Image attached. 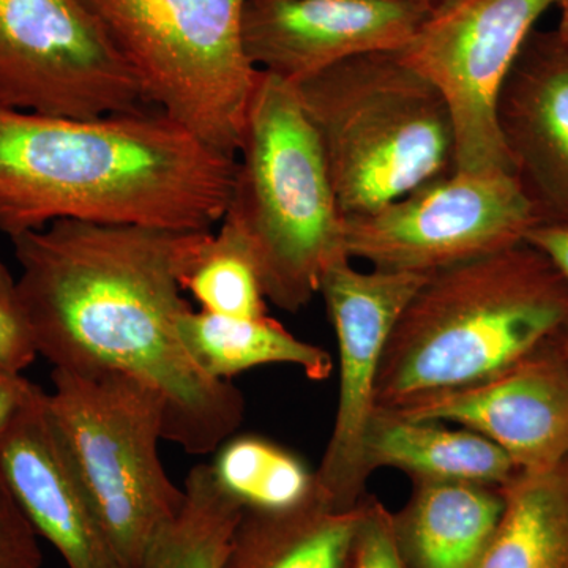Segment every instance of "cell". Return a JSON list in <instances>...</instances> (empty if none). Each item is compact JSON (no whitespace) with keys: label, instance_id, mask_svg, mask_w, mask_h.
I'll list each match as a JSON object with an SVG mask.
<instances>
[{"label":"cell","instance_id":"44dd1931","mask_svg":"<svg viewBox=\"0 0 568 568\" xmlns=\"http://www.w3.org/2000/svg\"><path fill=\"white\" fill-rule=\"evenodd\" d=\"M185 504L142 568H223L244 506L224 491L211 465H196L183 484Z\"/></svg>","mask_w":568,"mask_h":568},{"label":"cell","instance_id":"e0dca14e","mask_svg":"<svg viewBox=\"0 0 568 568\" xmlns=\"http://www.w3.org/2000/svg\"><path fill=\"white\" fill-rule=\"evenodd\" d=\"M369 476L390 467L413 480L469 481L504 487L518 467L487 437L443 422L413 420L377 407L365 439Z\"/></svg>","mask_w":568,"mask_h":568},{"label":"cell","instance_id":"7c38bea8","mask_svg":"<svg viewBox=\"0 0 568 568\" xmlns=\"http://www.w3.org/2000/svg\"><path fill=\"white\" fill-rule=\"evenodd\" d=\"M392 410L478 433L523 473L549 469L568 458L567 358L556 338L495 376Z\"/></svg>","mask_w":568,"mask_h":568},{"label":"cell","instance_id":"5b68a950","mask_svg":"<svg viewBox=\"0 0 568 568\" xmlns=\"http://www.w3.org/2000/svg\"><path fill=\"white\" fill-rule=\"evenodd\" d=\"M294 88L343 215L376 211L457 171L446 100L398 52L347 59Z\"/></svg>","mask_w":568,"mask_h":568},{"label":"cell","instance_id":"277c9868","mask_svg":"<svg viewBox=\"0 0 568 568\" xmlns=\"http://www.w3.org/2000/svg\"><path fill=\"white\" fill-rule=\"evenodd\" d=\"M237 156L223 220L248 245L265 298L301 312L347 254L345 215L294 84L260 70Z\"/></svg>","mask_w":568,"mask_h":568},{"label":"cell","instance_id":"9a60e30c","mask_svg":"<svg viewBox=\"0 0 568 568\" xmlns=\"http://www.w3.org/2000/svg\"><path fill=\"white\" fill-rule=\"evenodd\" d=\"M496 115L511 174L538 224L568 226V50L556 29L530 33Z\"/></svg>","mask_w":568,"mask_h":568},{"label":"cell","instance_id":"f546056e","mask_svg":"<svg viewBox=\"0 0 568 568\" xmlns=\"http://www.w3.org/2000/svg\"><path fill=\"white\" fill-rule=\"evenodd\" d=\"M559 345L560 349H562L564 355H566L567 364H568V327L562 332L559 336Z\"/></svg>","mask_w":568,"mask_h":568},{"label":"cell","instance_id":"4dcf8cb0","mask_svg":"<svg viewBox=\"0 0 568 568\" xmlns=\"http://www.w3.org/2000/svg\"><path fill=\"white\" fill-rule=\"evenodd\" d=\"M413 2L422 3V6L428 7V9H435V7L443 3L444 0H413Z\"/></svg>","mask_w":568,"mask_h":568},{"label":"cell","instance_id":"8fae6325","mask_svg":"<svg viewBox=\"0 0 568 568\" xmlns=\"http://www.w3.org/2000/svg\"><path fill=\"white\" fill-rule=\"evenodd\" d=\"M426 278L376 268L362 272L343 257L321 280L320 294L338 345L339 387L334 428L315 484L332 508L349 510L366 496L365 439L377 409L381 361L396 321Z\"/></svg>","mask_w":568,"mask_h":568},{"label":"cell","instance_id":"d4e9b609","mask_svg":"<svg viewBox=\"0 0 568 568\" xmlns=\"http://www.w3.org/2000/svg\"><path fill=\"white\" fill-rule=\"evenodd\" d=\"M345 568H406L396 547L392 511L375 496H365Z\"/></svg>","mask_w":568,"mask_h":568},{"label":"cell","instance_id":"7402d4cb","mask_svg":"<svg viewBox=\"0 0 568 568\" xmlns=\"http://www.w3.org/2000/svg\"><path fill=\"white\" fill-rule=\"evenodd\" d=\"M216 480L244 508L284 510L315 495V473L283 447L257 436L227 439L212 463Z\"/></svg>","mask_w":568,"mask_h":568},{"label":"cell","instance_id":"ac0fdd59","mask_svg":"<svg viewBox=\"0 0 568 568\" xmlns=\"http://www.w3.org/2000/svg\"><path fill=\"white\" fill-rule=\"evenodd\" d=\"M364 500L338 510L315 491L284 510L244 508L223 568H345Z\"/></svg>","mask_w":568,"mask_h":568},{"label":"cell","instance_id":"f1b7e54d","mask_svg":"<svg viewBox=\"0 0 568 568\" xmlns=\"http://www.w3.org/2000/svg\"><path fill=\"white\" fill-rule=\"evenodd\" d=\"M558 7L560 11V21L558 31L560 40L564 41L568 50V0H558Z\"/></svg>","mask_w":568,"mask_h":568},{"label":"cell","instance_id":"cb8c5ba5","mask_svg":"<svg viewBox=\"0 0 568 568\" xmlns=\"http://www.w3.org/2000/svg\"><path fill=\"white\" fill-rule=\"evenodd\" d=\"M37 355L39 349L22 304L18 280L0 260V369L22 375Z\"/></svg>","mask_w":568,"mask_h":568},{"label":"cell","instance_id":"3957f363","mask_svg":"<svg viewBox=\"0 0 568 568\" xmlns=\"http://www.w3.org/2000/svg\"><path fill=\"white\" fill-rule=\"evenodd\" d=\"M567 327L568 280L528 242L437 272L388 336L377 407L487 379Z\"/></svg>","mask_w":568,"mask_h":568},{"label":"cell","instance_id":"603a6c76","mask_svg":"<svg viewBox=\"0 0 568 568\" xmlns=\"http://www.w3.org/2000/svg\"><path fill=\"white\" fill-rule=\"evenodd\" d=\"M183 287L203 312L212 315H267V298L253 254L233 224L224 220L220 230L209 235L183 280Z\"/></svg>","mask_w":568,"mask_h":568},{"label":"cell","instance_id":"ffe728a7","mask_svg":"<svg viewBox=\"0 0 568 568\" xmlns=\"http://www.w3.org/2000/svg\"><path fill=\"white\" fill-rule=\"evenodd\" d=\"M179 335L213 379L231 381L246 369L272 364L298 366L313 381L327 379L334 369L327 351L297 338L267 315L231 317L190 308L179 320Z\"/></svg>","mask_w":568,"mask_h":568},{"label":"cell","instance_id":"52a82bcc","mask_svg":"<svg viewBox=\"0 0 568 568\" xmlns=\"http://www.w3.org/2000/svg\"><path fill=\"white\" fill-rule=\"evenodd\" d=\"M51 416L126 568H142L185 504L159 455L162 398L118 372L52 369Z\"/></svg>","mask_w":568,"mask_h":568},{"label":"cell","instance_id":"83f0119b","mask_svg":"<svg viewBox=\"0 0 568 568\" xmlns=\"http://www.w3.org/2000/svg\"><path fill=\"white\" fill-rule=\"evenodd\" d=\"M33 387L36 384L26 379L21 373L0 369V436L32 394Z\"/></svg>","mask_w":568,"mask_h":568},{"label":"cell","instance_id":"5bb4252c","mask_svg":"<svg viewBox=\"0 0 568 568\" xmlns=\"http://www.w3.org/2000/svg\"><path fill=\"white\" fill-rule=\"evenodd\" d=\"M0 480L69 568H126L39 386L0 436Z\"/></svg>","mask_w":568,"mask_h":568},{"label":"cell","instance_id":"484cf974","mask_svg":"<svg viewBox=\"0 0 568 568\" xmlns=\"http://www.w3.org/2000/svg\"><path fill=\"white\" fill-rule=\"evenodd\" d=\"M39 534L0 480V568H41Z\"/></svg>","mask_w":568,"mask_h":568},{"label":"cell","instance_id":"8992f818","mask_svg":"<svg viewBox=\"0 0 568 568\" xmlns=\"http://www.w3.org/2000/svg\"><path fill=\"white\" fill-rule=\"evenodd\" d=\"M151 103L237 159L260 70L244 44L246 0H80Z\"/></svg>","mask_w":568,"mask_h":568},{"label":"cell","instance_id":"2e32d148","mask_svg":"<svg viewBox=\"0 0 568 568\" xmlns=\"http://www.w3.org/2000/svg\"><path fill=\"white\" fill-rule=\"evenodd\" d=\"M503 510L500 487L413 480L409 499L392 514L403 564L406 568H477Z\"/></svg>","mask_w":568,"mask_h":568},{"label":"cell","instance_id":"6da1fadb","mask_svg":"<svg viewBox=\"0 0 568 568\" xmlns=\"http://www.w3.org/2000/svg\"><path fill=\"white\" fill-rule=\"evenodd\" d=\"M212 231L59 220L11 239L39 355L58 369L118 372L162 398L163 439L219 450L244 420L231 381L213 379L179 335L183 280Z\"/></svg>","mask_w":568,"mask_h":568},{"label":"cell","instance_id":"7a4b0ae2","mask_svg":"<svg viewBox=\"0 0 568 568\" xmlns=\"http://www.w3.org/2000/svg\"><path fill=\"white\" fill-rule=\"evenodd\" d=\"M235 160L162 111L61 118L0 103V233L59 220L212 231Z\"/></svg>","mask_w":568,"mask_h":568},{"label":"cell","instance_id":"9c48e42d","mask_svg":"<svg viewBox=\"0 0 568 568\" xmlns=\"http://www.w3.org/2000/svg\"><path fill=\"white\" fill-rule=\"evenodd\" d=\"M555 6L558 0H444L396 51L446 100L457 171L511 173L497 129V100L536 22Z\"/></svg>","mask_w":568,"mask_h":568},{"label":"cell","instance_id":"4fadbf2b","mask_svg":"<svg viewBox=\"0 0 568 568\" xmlns=\"http://www.w3.org/2000/svg\"><path fill=\"white\" fill-rule=\"evenodd\" d=\"M429 11L413 0H246L245 51L257 70L298 84L347 59L402 50Z\"/></svg>","mask_w":568,"mask_h":568},{"label":"cell","instance_id":"4316f807","mask_svg":"<svg viewBox=\"0 0 568 568\" xmlns=\"http://www.w3.org/2000/svg\"><path fill=\"white\" fill-rule=\"evenodd\" d=\"M525 242L544 253L568 280V226L536 224L526 235Z\"/></svg>","mask_w":568,"mask_h":568},{"label":"cell","instance_id":"ba28073f","mask_svg":"<svg viewBox=\"0 0 568 568\" xmlns=\"http://www.w3.org/2000/svg\"><path fill=\"white\" fill-rule=\"evenodd\" d=\"M538 224L510 171H455L394 203L345 216L351 261L432 276L525 242Z\"/></svg>","mask_w":568,"mask_h":568},{"label":"cell","instance_id":"30bf717a","mask_svg":"<svg viewBox=\"0 0 568 568\" xmlns=\"http://www.w3.org/2000/svg\"><path fill=\"white\" fill-rule=\"evenodd\" d=\"M0 103L97 119L142 110L145 100L80 0H0Z\"/></svg>","mask_w":568,"mask_h":568},{"label":"cell","instance_id":"d6986e66","mask_svg":"<svg viewBox=\"0 0 568 568\" xmlns=\"http://www.w3.org/2000/svg\"><path fill=\"white\" fill-rule=\"evenodd\" d=\"M500 489L503 515L477 568H568V458L518 470Z\"/></svg>","mask_w":568,"mask_h":568}]
</instances>
